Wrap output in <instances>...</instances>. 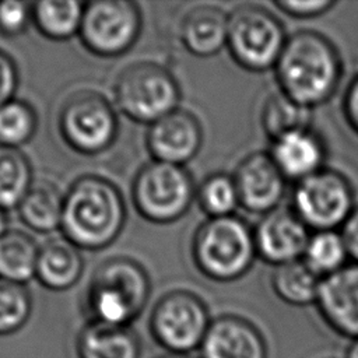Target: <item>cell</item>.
<instances>
[{"label":"cell","instance_id":"cell-1","mask_svg":"<svg viewBox=\"0 0 358 358\" xmlns=\"http://www.w3.org/2000/svg\"><path fill=\"white\" fill-rule=\"evenodd\" d=\"M280 92L313 109L330 101L343 77L334 43L316 31H296L287 38L274 66Z\"/></svg>","mask_w":358,"mask_h":358},{"label":"cell","instance_id":"cell-2","mask_svg":"<svg viewBox=\"0 0 358 358\" xmlns=\"http://www.w3.org/2000/svg\"><path fill=\"white\" fill-rule=\"evenodd\" d=\"M126 218L119 187L101 175L87 173L64 193L60 232L81 250H101L117 239Z\"/></svg>","mask_w":358,"mask_h":358},{"label":"cell","instance_id":"cell-3","mask_svg":"<svg viewBox=\"0 0 358 358\" xmlns=\"http://www.w3.org/2000/svg\"><path fill=\"white\" fill-rule=\"evenodd\" d=\"M151 294L147 270L127 256L101 262L87 287V305L92 320L130 326L144 310Z\"/></svg>","mask_w":358,"mask_h":358},{"label":"cell","instance_id":"cell-4","mask_svg":"<svg viewBox=\"0 0 358 358\" xmlns=\"http://www.w3.org/2000/svg\"><path fill=\"white\" fill-rule=\"evenodd\" d=\"M190 252L196 268L215 282L242 278L257 257L253 228L236 214L203 221L193 234Z\"/></svg>","mask_w":358,"mask_h":358},{"label":"cell","instance_id":"cell-5","mask_svg":"<svg viewBox=\"0 0 358 358\" xmlns=\"http://www.w3.org/2000/svg\"><path fill=\"white\" fill-rule=\"evenodd\" d=\"M180 88L164 66L141 60L124 67L113 84V102L127 119L151 124L179 108Z\"/></svg>","mask_w":358,"mask_h":358},{"label":"cell","instance_id":"cell-6","mask_svg":"<svg viewBox=\"0 0 358 358\" xmlns=\"http://www.w3.org/2000/svg\"><path fill=\"white\" fill-rule=\"evenodd\" d=\"M196 187L185 166L151 159L137 171L130 193L140 217L166 225L186 215L196 201Z\"/></svg>","mask_w":358,"mask_h":358},{"label":"cell","instance_id":"cell-7","mask_svg":"<svg viewBox=\"0 0 358 358\" xmlns=\"http://www.w3.org/2000/svg\"><path fill=\"white\" fill-rule=\"evenodd\" d=\"M287 38L281 21L257 4H241L228 13L225 48L232 60L248 71L274 69Z\"/></svg>","mask_w":358,"mask_h":358},{"label":"cell","instance_id":"cell-8","mask_svg":"<svg viewBox=\"0 0 358 358\" xmlns=\"http://www.w3.org/2000/svg\"><path fill=\"white\" fill-rule=\"evenodd\" d=\"M57 127L63 141L76 152L96 155L110 148L119 133L115 106L101 92L80 90L63 102Z\"/></svg>","mask_w":358,"mask_h":358},{"label":"cell","instance_id":"cell-9","mask_svg":"<svg viewBox=\"0 0 358 358\" xmlns=\"http://www.w3.org/2000/svg\"><path fill=\"white\" fill-rule=\"evenodd\" d=\"M206 302L187 289L164 294L151 309L150 333L169 354L187 355L199 350L210 327Z\"/></svg>","mask_w":358,"mask_h":358},{"label":"cell","instance_id":"cell-10","mask_svg":"<svg viewBox=\"0 0 358 358\" xmlns=\"http://www.w3.org/2000/svg\"><path fill=\"white\" fill-rule=\"evenodd\" d=\"M354 208L350 180L329 166L296 182L291 196V210L313 232L337 231Z\"/></svg>","mask_w":358,"mask_h":358},{"label":"cell","instance_id":"cell-11","mask_svg":"<svg viewBox=\"0 0 358 358\" xmlns=\"http://www.w3.org/2000/svg\"><path fill=\"white\" fill-rule=\"evenodd\" d=\"M143 15L131 0H92L84 3L78 38L98 57H119L137 42Z\"/></svg>","mask_w":358,"mask_h":358},{"label":"cell","instance_id":"cell-12","mask_svg":"<svg viewBox=\"0 0 358 358\" xmlns=\"http://www.w3.org/2000/svg\"><path fill=\"white\" fill-rule=\"evenodd\" d=\"M239 206L260 217L278 208L285 194L287 179L268 152L248 154L234 172Z\"/></svg>","mask_w":358,"mask_h":358},{"label":"cell","instance_id":"cell-13","mask_svg":"<svg viewBox=\"0 0 358 358\" xmlns=\"http://www.w3.org/2000/svg\"><path fill=\"white\" fill-rule=\"evenodd\" d=\"M312 231L291 207H278L260 217L253 228L257 257L273 267L302 259Z\"/></svg>","mask_w":358,"mask_h":358},{"label":"cell","instance_id":"cell-14","mask_svg":"<svg viewBox=\"0 0 358 358\" xmlns=\"http://www.w3.org/2000/svg\"><path fill=\"white\" fill-rule=\"evenodd\" d=\"M203 145V127L189 110L178 108L151 123L145 133V147L151 159L185 166Z\"/></svg>","mask_w":358,"mask_h":358},{"label":"cell","instance_id":"cell-15","mask_svg":"<svg viewBox=\"0 0 358 358\" xmlns=\"http://www.w3.org/2000/svg\"><path fill=\"white\" fill-rule=\"evenodd\" d=\"M315 306L336 334L358 340V263H347L323 277Z\"/></svg>","mask_w":358,"mask_h":358},{"label":"cell","instance_id":"cell-16","mask_svg":"<svg viewBox=\"0 0 358 358\" xmlns=\"http://www.w3.org/2000/svg\"><path fill=\"white\" fill-rule=\"evenodd\" d=\"M200 358H268L263 333L246 317H214L199 348Z\"/></svg>","mask_w":358,"mask_h":358},{"label":"cell","instance_id":"cell-17","mask_svg":"<svg viewBox=\"0 0 358 358\" xmlns=\"http://www.w3.org/2000/svg\"><path fill=\"white\" fill-rule=\"evenodd\" d=\"M270 144L268 154L287 180L296 183L324 168V143L310 127L287 133Z\"/></svg>","mask_w":358,"mask_h":358},{"label":"cell","instance_id":"cell-18","mask_svg":"<svg viewBox=\"0 0 358 358\" xmlns=\"http://www.w3.org/2000/svg\"><path fill=\"white\" fill-rule=\"evenodd\" d=\"M228 13L211 4L190 8L182 18L179 36L193 56L211 57L227 46Z\"/></svg>","mask_w":358,"mask_h":358},{"label":"cell","instance_id":"cell-19","mask_svg":"<svg viewBox=\"0 0 358 358\" xmlns=\"http://www.w3.org/2000/svg\"><path fill=\"white\" fill-rule=\"evenodd\" d=\"M84 271L81 249L63 236L49 238L39 246L36 281L52 291H66L76 285Z\"/></svg>","mask_w":358,"mask_h":358},{"label":"cell","instance_id":"cell-20","mask_svg":"<svg viewBox=\"0 0 358 358\" xmlns=\"http://www.w3.org/2000/svg\"><path fill=\"white\" fill-rule=\"evenodd\" d=\"M78 358H140L141 343L130 326L91 320L77 338Z\"/></svg>","mask_w":358,"mask_h":358},{"label":"cell","instance_id":"cell-21","mask_svg":"<svg viewBox=\"0 0 358 358\" xmlns=\"http://www.w3.org/2000/svg\"><path fill=\"white\" fill-rule=\"evenodd\" d=\"M64 194L49 180H35L17 207L18 217L25 227L39 234L60 229Z\"/></svg>","mask_w":358,"mask_h":358},{"label":"cell","instance_id":"cell-22","mask_svg":"<svg viewBox=\"0 0 358 358\" xmlns=\"http://www.w3.org/2000/svg\"><path fill=\"white\" fill-rule=\"evenodd\" d=\"M322 277L302 259L275 266L270 275L273 292L292 306L315 305Z\"/></svg>","mask_w":358,"mask_h":358},{"label":"cell","instance_id":"cell-23","mask_svg":"<svg viewBox=\"0 0 358 358\" xmlns=\"http://www.w3.org/2000/svg\"><path fill=\"white\" fill-rule=\"evenodd\" d=\"M39 246L24 231L7 229L0 236V278L27 284L35 278Z\"/></svg>","mask_w":358,"mask_h":358},{"label":"cell","instance_id":"cell-24","mask_svg":"<svg viewBox=\"0 0 358 358\" xmlns=\"http://www.w3.org/2000/svg\"><path fill=\"white\" fill-rule=\"evenodd\" d=\"M84 3L77 0H39L32 3V22L38 32L50 41L78 36Z\"/></svg>","mask_w":358,"mask_h":358},{"label":"cell","instance_id":"cell-25","mask_svg":"<svg viewBox=\"0 0 358 358\" xmlns=\"http://www.w3.org/2000/svg\"><path fill=\"white\" fill-rule=\"evenodd\" d=\"M34 182L31 161L21 148L0 145V208H17Z\"/></svg>","mask_w":358,"mask_h":358},{"label":"cell","instance_id":"cell-26","mask_svg":"<svg viewBox=\"0 0 358 358\" xmlns=\"http://www.w3.org/2000/svg\"><path fill=\"white\" fill-rule=\"evenodd\" d=\"M312 109L289 99L282 92L270 95L262 106L260 126L270 143L294 130L310 127Z\"/></svg>","mask_w":358,"mask_h":358},{"label":"cell","instance_id":"cell-27","mask_svg":"<svg viewBox=\"0 0 358 358\" xmlns=\"http://www.w3.org/2000/svg\"><path fill=\"white\" fill-rule=\"evenodd\" d=\"M196 203L207 218L234 215L239 206V196L234 176L214 172L196 187Z\"/></svg>","mask_w":358,"mask_h":358},{"label":"cell","instance_id":"cell-28","mask_svg":"<svg viewBox=\"0 0 358 358\" xmlns=\"http://www.w3.org/2000/svg\"><path fill=\"white\" fill-rule=\"evenodd\" d=\"M348 250L340 231H316L310 234L302 260L322 278L348 263Z\"/></svg>","mask_w":358,"mask_h":358},{"label":"cell","instance_id":"cell-29","mask_svg":"<svg viewBox=\"0 0 358 358\" xmlns=\"http://www.w3.org/2000/svg\"><path fill=\"white\" fill-rule=\"evenodd\" d=\"M38 130V113L22 99H11L0 106V145L21 148Z\"/></svg>","mask_w":358,"mask_h":358},{"label":"cell","instance_id":"cell-30","mask_svg":"<svg viewBox=\"0 0 358 358\" xmlns=\"http://www.w3.org/2000/svg\"><path fill=\"white\" fill-rule=\"evenodd\" d=\"M32 312V298L24 284L0 278V336L21 330Z\"/></svg>","mask_w":358,"mask_h":358},{"label":"cell","instance_id":"cell-31","mask_svg":"<svg viewBox=\"0 0 358 358\" xmlns=\"http://www.w3.org/2000/svg\"><path fill=\"white\" fill-rule=\"evenodd\" d=\"M32 22V3L0 0V35L14 38L22 35Z\"/></svg>","mask_w":358,"mask_h":358},{"label":"cell","instance_id":"cell-32","mask_svg":"<svg viewBox=\"0 0 358 358\" xmlns=\"http://www.w3.org/2000/svg\"><path fill=\"white\" fill-rule=\"evenodd\" d=\"M273 4L289 17L308 20L326 14L337 3L334 0H275Z\"/></svg>","mask_w":358,"mask_h":358},{"label":"cell","instance_id":"cell-33","mask_svg":"<svg viewBox=\"0 0 358 358\" xmlns=\"http://www.w3.org/2000/svg\"><path fill=\"white\" fill-rule=\"evenodd\" d=\"M18 69L15 60L0 49V106L14 99L18 87Z\"/></svg>","mask_w":358,"mask_h":358},{"label":"cell","instance_id":"cell-34","mask_svg":"<svg viewBox=\"0 0 358 358\" xmlns=\"http://www.w3.org/2000/svg\"><path fill=\"white\" fill-rule=\"evenodd\" d=\"M341 108L348 126L358 134V74L347 85Z\"/></svg>","mask_w":358,"mask_h":358},{"label":"cell","instance_id":"cell-35","mask_svg":"<svg viewBox=\"0 0 358 358\" xmlns=\"http://www.w3.org/2000/svg\"><path fill=\"white\" fill-rule=\"evenodd\" d=\"M348 256L354 263H358V206L352 210L347 221L340 228Z\"/></svg>","mask_w":358,"mask_h":358},{"label":"cell","instance_id":"cell-36","mask_svg":"<svg viewBox=\"0 0 358 358\" xmlns=\"http://www.w3.org/2000/svg\"><path fill=\"white\" fill-rule=\"evenodd\" d=\"M345 358H358V340L351 341L345 351Z\"/></svg>","mask_w":358,"mask_h":358},{"label":"cell","instance_id":"cell-37","mask_svg":"<svg viewBox=\"0 0 358 358\" xmlns=\"http://www.w3.org/2000/svg\"><path fill=\"white\" fill-rule=\"evenodd\" d=\"M7 215L3 208H0V236L7 231Z\"/></svg>","mask_w":358,"mask_h":358},{"label":"cell","instance_id":"cell-38","mask_svg":"<svg viewBox=\"0 0 358 358\" xmlns=\"http://www.w3.org/2000/svg\"><path fill=\"white\" fill-rule=\"evenodd\" d=\"M158 358H189L187 355H176V354H168L164 357H158Z\"/></svg>","mask_w":358,"mask_h":358}]
</instances>
